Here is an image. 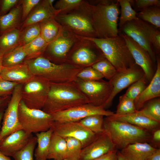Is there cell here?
Wrapping results in <instances>:
<instances>
[{
  "instance_id": "cell-1",
  "label": "cell",
  "mask_w": 160,
  "mask_h": 160,
  "mask_svg": "<svg viewBox=\"0 0 160 160\" xmlns=\"http://www.w3.org/2000/svg\"><path fill=\"white\" fill-rule=\"evenodd\" d=\"M84 2L82 5L83 8L91 20L97 38H108L119 35L118 21L120 10L117 1L115 2L103 1L96 5Z\"/></svg>"
},
{
  "instance_id": "cell-2",
  "label": "cell",
  "mask_w": 160,
  "mask_h": 160,
  "mask_svg": "<svg viewBox=\"0 0 160 160\" xmlns=\"http://www.w3.org/2000/svg\"><path fill=\"white\" fill-rule=\"evenodd\" d=\"M74 81L64 83H50L47 98L42 110L52 114L89 103L87 99Z\"/></svg>"
},
{
  "instance_id": "cell-3",
  "label": "cell",
  "mask_w": 160,
  "mask_h": 160,
  "mask_svg": "<svg viewBox=\"0 0 160 160\" xmlns=\"http://www.w3.org/2000/svg\"><path fill=\"white\" fill-rule=\"evenodd\" d=\"M24 62L34 76L41 77L50 83L73 81L78 73L83 68L68 63L56 64L43 55L26 60Z\"/></svg>"
},
{
  "instance_id": "cell-4",
  "label": "cell",
  "mask_w": 160,
  "mask_h": 160,
  "mask_svg": "<svg viewBox=\"0 0 160 160\" xmlns=\"http://www.w3.org/2000/svg\"><path fill=\"white\" fill-rule=\"evenodd\" d=\"M76 37L79 39L94 44L105 58L118 72L124 71L136 64L124 39L119 33L116 37L108 38L78 35Z\"/></svg>"
},
{
  "instance_id": "cell-5",
  "label": "cell",
  "mask_w": 160,
  "mask_h": 160,
  "mask_svg": "<svg viewBox=\"0 0 160 160\" xmlns=\"http://www.w3.org/2000/svg\"><path fill=\"white\" fill-rule=\"evenodd\" d=\"M103 127L116 146L120 150L127 145L151 140L152 132L125 122L112 119L108 116L104 119Z\"/></svg>"
},
{
  "instance_id": "cell-6",
  "label": "cell",
  "mask_w": 160,
  "mask_h": 160,
  "mask_svg": "<svg viewBox=\"0 0 160 160\" xmlns=\"http://www.w3.org/2000/svg\"><path fill=\"white\" fill-rule=\"evenodd\" d=\"M18 112L19 121L23 129L30 133L48 130L54 121L51 114L42 110L30 108L21 100Z\"/></svg>"
},
{
  "instance_id": "cell-7",
  "label": "cell",
  "mask_w": 160,
  "mask_h": 160,
  "mask_svg": "<svg viewBox=\"0 0 160 160\" xmlns=\"http://www.w3.org/2000/svg\"><path fill=\"white\" fill-rule=\"evenodd\" d=\"M50 83L46 79L34 76L22 84L21 100L28 108L42 110L46 101Z\"/></svg>"
},
{
  "instance_id": "cell-8",
  "label": "cell",
  "mask_w": 160,
  "mask_h": 160,
  "mask_svg": "<svg viewBox=\"0 0 160 160\" xmlns=\"http://www.w3.org/2000/svg\"><path fill=\"white\" fill-rule=\"evenodd\" d=\"M74 81L87 99L89 103L96 106H102L105 109L113 89L109 81L102 79L86 81L76 78Z\"/></svg>"
},
{
  "instance_id": "cell-9",
  "label": "cell",
  "mask_w": 160,
  "mask_h": 160,
  "mask_svg": "<svg viewBox=\"0 0 160 160\" xmlns=\"http://www.w3.org/2000/svg\"><path fill=\"white\" fill-rule=\"evenodd\" d=\"M156 27L137 17L126 23L120 30L144 48L148 53L152 60L156 58L151 43L152 33Z\"/></svg>"
},
{
  "instance_id": "cell-10",
  "label": "cell",
  "mask_w": 160,
  "mask_h": 160,
  "mask_svg": "<svg viewBox=\"0 0 160 160\" xmlns=\"http://www.w3.org/2000/svg\"><path fill=\"white\" fill-rule=\"evenodd\" d=\"M22 84H18L15 87L5 110L0 141L13 132L23 129L19 121L18 112L19 104L21 100Z\"/></svg>"
},
{
  "instance_id": "cell-11",
  "label": "cell",
  "mask_w": 160,
  "mask_h": 160,
  "mask_svg": "<svg viewBox=\"0 0 160 160\" xmlns=\"http://www.w3.org/2000/svg\"><path fill=\"white\" fill-rule=\"evenodd\" d=\"M53 133L63 138L72 137L79 140L82 148L85 147L96 138V134L79 121L59 122L54 121L51 127Z\"/></svg>"
},
{
  "instance_id": "cell-12",
  "label": "cell",
  "mask_w": 160,
  "mask_h": 160,
  "mask_svg": "<svg viewBox=\"0 0 160 160\" xmlns=\"http://www.w3.org/2000/svg\"><path fill=\"white\" fill-rule=\"evenodd\" d=\"M113 112L106 110L102 106H96L88 103L52 114L53 121L59 122H77L88 116L102 115L106 116L113 115Z\"/></svg>"
},
{
  "instance_id": "cell-13",
  "label": "cell",
  "mask_w": 160,
  "mask_h": 160,
  "mask_svg": "<svg viewBox=\"0 0 160 160\" xmlns=\"http://www.w3.org/2000/svg\"><path fill=\"white\" fill-rule=\"evenodd\" d=\"M62 30L55 39L48 44L43 55L52 62L57 64L66 62L76 38L63 34Z\"/></svg>"
},
{
  "instance_id": "cell-14",
  "label": "cell",
  "mask_w": 160,
  "mask_h": 160,
  "mask_svg": "<svg viewBox=\"0 0 160 160\" xmlns=\"http://www.w3.org/2000/svg\"><path fill=\"white\" fill-rule=\"evenodd\" d=\"M60 24L67 27L78 36L97 37L95 31L89 18L85 14L72 13L63 15L59 14L55 17Z\"/></svg>"
},
{
  "instance_id": "cell-15",
  "label": "cell",
  "mask_w": 160,
  "mask_h": 160,
  "mask_svg": "<svg viewBox=\"0 0 160 160\" xmlns=\"http://www.w3.org/2000/svg\"><path fill=\"white\" fill-rule=\"evenodd\" d=\"M144 74L142 69L136 64L124 71H118L109 81L113 89L105 109L111 105L114 98L119 93L139 80Z\"/></svg>"
},
{
  "instance_id": "cell-16",
  "label": "cell",
  "mask_w": 160,
  "mask_h": 160,
  "mask_svg": "<svg viewBox=\"0 0 160 160\" xmlns=\"http://www.w3.org/2000/svg\"><path fill=\"white\" fill-rule=\"evenodd\" d=\"M115 149L116 146L109 134L105 131L82 148L79 160H92Z\"/></svg>"
},
{
  "instance_id": "cell-17",
  "label": "cell",
  "mask_w": 160,
  "mask_h": 160,
  "mask_svg": "<svg viewBox=\"0 0 160 160\" xmlns=\"http://www.w3.org/2000/svg\"><path fill=\"white\" fill-rule=\"evenodd\" d=\"M119 34L124 39L135 63L142 69L147 80L150 81L154 74L152 60L148 52L124 33Z\"/></svg>"
},
{
  "instance_id": "cell-18",
  "label": "cell",
  "mask_w": 160,
  "mask_h": 160,
  "mask_svg": "<svg viewBox=\"0 0 160 160\" xmlns=\"http://www.w3.org/2000/svg\"><path fill=\"white\" fill-rule=\"evenodd\" d=\"M33 136L23 129L17 130L0 141V151L8 156L12 157L23 148Z\"/></svg>"
},
{
  "instance_id": "cell-19",
  "label": "cell",
  "mask_w": 160,
  "mask_h": 160,
  "mask_svg": "<svg viewBox=\"0 0 160 160\" xmlns=\"http://www.w3.org/2000/svg\"><path fill=\"white\" fill-rule=\"evenodd\" d=\"M55 0H41L22 23L20 29L55 17L59 13L53 5Z\"/></svg>"
},
{
  "instance_id": "cell-20",
  "label": "cell",
  "mask_w": 160,
  "mask_h": 160,
  "mask_svg": "<svg viewBox=\"0 0 160 160\" xmlns=\"http://www.w3.org/2000/svg\"><path fill=\"white\" fill-rule=\"evenodd\" d=\"M104 58L103 55L97 54L89 47L82 46L75 50L66 63L84 68L91 66Z\"/></svg>"
},
{
  "instance_id": "cell-21",
  "label": "cell",
  "mask_w": 160,
  "mask_h": 160,
  "mask_svg": "<svg viewBox=\"0 0 160 160\" xmlns=\"http://www.w3.org/2000/svg\"><path fill=\"white\" fill-rule=\"evenodd\" d=\"M157 67L155 73L143 91L134 100L136 109H141L148 101L160 96V62L157 60Z\"/></svg>"
},
{
  "instance_id": "cell-22",
  "label": "cell",
  "mask_w": 160,
  "mask_h": 160,
  "mask_svg": "<svg viewBox=\"0 0 160 160\" xmlns=\"http://www.w3.org/2000/svg\"><path fill=\"white\" fill-rule=\"evenodd\" d=\"M108 116L112 119L128 123L151 132L159 128L160 122L139 113L137 111L134 113L124 115H118L114 113Z\"/></svg>"
},
{
  "instance_id": "cell-23",
  "label": "cell",
  "mask_w": 160,
  "mask_h": 160,
  "mask_svg": "<svg viewBox=\"0 0 160 160\" xmlns=\"http://www.w3.org/2000/svg\"><path fill=\"white\" fill-rule=\"evenodd\" d=\"M156 148L147 142H137L127 145L119 152L125 160H146Z\"/></svg>"
},
{
  "instance_id": "cell-24",
  "label": "cell",
  "mask_w": 160,
  "mask_h": 160,
  "mask_svg": "<svg viewBox=\"0 0 160 160\" xmlns=\"http://www.w3.org/2000/svg\"><path fill=\"white\" fill-rule=\"evenodd\" d=\"M0 76L7 81L23 84L34 76L24 62L10 67H3Z\"/></svg>"
},
{
  "instance_id": "cell-25",
  "label": "cell",
  "mask_w": 160,
  "mask_h": 160,
  "mask_svg": "<svg viewBox=\"0 0 160 160\" xmlns=\"http://www.w3.org/2000/svg\"><path fill=\"white\" fill-rule=\"evenodd\" d=\"M22 7L20 3L7 14L0 16V35L12 30L19 28L22 23Z\"/></svg>"
},
{
  "instance_id": "cell-26",
  "label": "cell",
  "mask_w": 160,
  "mask_h": 160,
  "mask_svg": "<svg viewBox=\"0 0 160 160\" xmlns=\"http://www.w3.org/2000/svg\"><path fill=\"white\" fill-rule=\"evenodd\" d=\"M53 130L51 128L48 130L36 133L37 146L34 153L35 160H47L51 138Z\"/></svg>"
},
{
  "instance_id": "cell-27",
  "label": "cell",
  "mask_w": 160,
  "mask_h": 160,
  "mask_svg": "<svg viewBox=\"0 0 160 160\" xmlns=\"http://www.w3.org/2000/svg\"><path fill=\"white\" fill-rule=\"evenodd\" d=\"M66 148V142L65 138L53 133L47 159L65 160Z\"/></svg>"
},
{
  "instance_id": "cell-28",
  "label": "cell",
  "mask_w": 160,
  "mask_h": 160,
  "mask_svg": "<svg viewBox=\"0 0 160 160\" xmlns=\"http://www.w3.org/2000/svg\"><path fill=\"white\" fill-rule=\"evenodd\" d=\"M41 36L48 44L55 39L63 29L55 19L51 18L40 23Z\"/></svg>"
},
{
  "instance_id": "cell-29",
  "label": "cell",
  "mask_w": 160,
  "mask_h": 160,
  "mask_svg": "<svg viewBox=\"0 0 160 160\" xmlns=\"http://www.w3.org/2000/svg\"><path fill=\"white\" fill-rule=\"evenodd\" d=\"M26 58L23 46H18L4 54L2 65L4 67H12L24 63Z\"/></svg>"
},
{
  "instance_id": "cell-30",
  "label": "cell",
  "mask_w": 160,
  "mask_h": 160,
  "mask_svg": "<svg viewBox=\"0 0 160 160\" xmlns=\"http://www.w3.org/2000/svg\"><path fill=\"white\" fill-rule=\"evenodd\" d=\"M20 30L15 28L0 35V52L4 54L19 46Z\"/></svg>"
},
{
  "instance_id": "cell-31",
  "label": "cell",
  "mask_w": 160,
  "mask_h": 160,
  "mask_svg": "<svg viewBox=\"0 0 160 160\" xmlns=\"http://www.w3.org/2000/svg\"><path fill=\"white\" fill-rule=\"evenodd\" d=\"M48 44L40 35L30 42L23 46L27 55L26 60L43 55Z\"/></svg>"
},
{
  "instance_id": "cell-32",
  "label": "cell",
  "mask_w": 160,
  "mask_h": 160,
  "mask_svg": "<svg viewBox=\"0 0 160 160\" xmlns=\"http://www.w3.org/2000/svg\"><path fill=\"white\" fill-rule=\"evenodd\" d=\"M137 112L151 119L160 123V99L154 98L146 103Z\"/></svg>"
},
{
  "instance_id": "cell-33",
  "label": "cell",
  "mask_w": 160,
  "mask_h": 160,
  "mask_svg": "<svg viewBox=\"0 0 160 160\" xmlns=\"http://www.w3.org/2000/svg\"><path fill=\"white\" fill-rule=\"evenodd\" d=\"M136 16L142 20L148 22L156 28L160 27V9L157 6H151L142 9Z\"/></svg>"
},
{
  "instance_id": "cell-34",
  "label": "cell",
  "mask_w": 160,
  "mask_h": 160,
  "mask_svg": "<svg viewBox=\"0 0 160 160\" xmlns=\"http://www.w3.org/2000/svg\"><path fill=\"white\" fill-rule=\"evenodd\" d=\"M20 30L19 46L26 45L41 35L40 23L28 26Z\"/></svg>"
},
{
  "instance_id": "cell-35",
  "label": "cell",
  "mask_w": 160,
  "mask_h": 160,
  "mask_svg": "<svg viewBox=\"0 0 160 160\" xmlns=\"http://www.w3.org/2000/svg\"><path fill=\"white\" fill-rule=\"evenodd\" d=\"M104 116L102 115H91L79 122L93 132L99 134L105 131L103 127Z\"/></svg>"
},
{
  "instance_id": "cell-36",
  "label": "cell",
  "mask_w": 160,
  "mask_h": 160,
  "mask_svg": "<svg viewBox=\"0 0 160 160\" xmlns=\"http://www.w3.org/2000/svg\"><path fill=\"white\" fill-rule=\"evenodd\" d=\"M121 6V15L118 24L121 28L126 23L136 19L137 13L132 8L131 0H118Z\"/></svg>"
},
{
  "instance_id": "cell-37",
  "label": "cell",
  "mask_w": 160,
  "mask_h": 160,
  "mask_svg": "<svg viewBox=\"0 0 160 160\" xmlns=\"http://www.w3.org/2000/svg\"><path fill=\"white\" fill-rule=\"evenodd\" d=\"M67 148L65 160H79L82 147L81 142L72 137H65Z\"/></svg>"
},
{
  "instance_id": "cell-38",
  "label": "cell",
  "mask_w": 160,
  "mask_h": 160,
  "mask_svg": "<svg viewBox=\"0 0 160 160\" xmlns=\"http://www.w3.org/2000/svg\"><path fill=\"white\" fill-rule=\"evenodd\" d=\"M91 66L108 81H110L118 72L113 65L105 58L96 63Z\"/></svg>"
},
{
  "instance_id": "cell-39",
  "label": "cell",
  "mask_w": 160,
  "mask_h": 160,
  "mask_svg": "<svg viewBox=\"0 0 160 160\" xmlns=\"http://www.w3.org/2000/svg\"><path fill=\"white\" fill-rule=\"evenodd\" d=\"M137 111L134 100L127 97L125 94L120 96L115 114L124 115L134 113Z\"/></svg>"
},
{
  "instance_id": "cell-40",
  "label": "cell",
  "mask_w": 160,
  "mask_h": 160,
  "mask_svg": "<svg viewBox=\"0 0 160 160\" xmlns=\"http://www.w3.org/2000/svg\"><path fill=\"white\" fill-rule=\"evenodd\" d=\"M37 143L36 137L33 136L23 148L12 157L14 160H33L34 151Z\"/></svg>"
},
{
  "instance_id": "cell-41",
  "label": "cell",
  "mask_w": 160,
  "mask_h": 160,
  "mask_svg": "<svg viewBox=\"0 0 160 160\" xmlns=\"http://www.w3.org/2000/svg\"><path fill=\"white\" fill-rule=\"evenodd\" d=\"M147 80L146 77L144 74L140 79L129 86L125 95L134 101L147 86Z\"/></svg>"
},
{
  "instance_id": "cell-42",
  "label": "cell",
  "mask_w": 160,
  "mask_h": 160,
  "mask_svg": "<svg viewBox=\"0 0 160 160\" xmlns=\"http://www.w3.org/2000/svg\"><path fill=\"white\" fill-rule=\"evenodd\" d=\"M77 78L86 81H94L102 79L103 75L98 71L89 66L82 69L78 73Z\"/></svg>"
},
{
  "instance_id": "cell-43",
  "label": "cell",
  "mask_w": 160,
  "mask_h": 160,
  "mask_svg": "<svg viewBox=\"0 0 160 160\" xmlns=\"http://www.w3.org/2000/svg\"><path fill=\"white\" fill-rule=\"evenodd\" d=\"M81 0H60L55 3L54 8L60 12L59 14L78 8L84 2Z\"/></svg>"
},
{
  "instance_id": "cell-44",
  "label": "cell",
  "mask_w": 160,
  "mask_h": 160,
  "mask_svg": "<svg viewBox=\"0 0 160 160\" xmlns=\"http://www.w3.org/2000/svg\"><path fill=\"white\" fill-rule=\"evenodd\" d=\"M18 84L6 80L0 76V97L11 96L15 87Z\"/></svg>"
},
{
  "instance_id": "cell-45",
  "label": "cell",
  "mask_w": 160,
  "mask_h": 160,
  "mask_svg": "<svg viewBox=\"0 0 160 160\" xmlns=\"http://www.w3.org/2000/svg\"><path fill=\"white\" fill-rule=\"evenodd\" d=\"M40 0H21L22 7V20L23 22L33 9L40 2Z\"/></svg>"
},
{
  "instance_id": "cell-46",
  "label": "cell",
  "mask_w": 160,
  "mask_h": 160,
  "mask_svg": "<svg viewBox=\"0 0 160 160\" xmlns=\"http://www.w3.org/2000/svg\"><path fill=\"white\" fill-rule=\"evenodd\" d=\"M20 1L19 0H0V16L7 14L13 8L19 4Z\"/></svg>"
},
{
  "instance_id": "cell-47",
  "label": "cell",
  "mask_w": 160,
  "mask_h": 160,
  "mask_svg": "<svg viewBox=\"0 0 160 160\" xmlns=\"http://www.w3.org/2000/svg\"><path fill=\"white\" fill-rule=\"evenodd\" d=\"M135 2L137 7L142 9L151 6L160 7V6L159 0H136Z\"/></svg>"
},
{
  "instance_id": "cell-48",
  "label": "cell",
  "mask_w": 160,
  "mask_h": 160,
  "mask_svg": "<svg viewBox=\"0 0 160 160\" xmlns=\"http://www.w3.org/2000/svg\"><path fill=\"white\" fill-rule=\"evenodd\" d=\"M151 43L155 49L159 53L160 51V32L155 28L151 34Z\"/></svg>"
},
{
  "instance_id": "cell-49",
  "label": "cell",
  "mask_w": 160,
  "mask_h": 160,
  "mask_svg": "<svg viewBox=\"0 0 160 160\" xmlns=\"http://www.w3.org/2000/svg\"><path fill=\"white\" fill-rule=\"evenodd\" d=\"M118 151L115 149L92 160H117Z\"/></svg>"
},
{
  "instance_id": "cell-50",
  "label": "cell",
  "mask_w": 160,
  "mask_h": 160,
  "mask_svg": "<svg viewBox=\"0 0 160 160\" xmlns=\"http://www.w3.org/2000/svg\"><path fill=\"white\" fill-rule=\"evenodd\" d=\"M154 143L156 144L158 146L160 145V129H157L152 132L151 140Z\"/></svg>"
},
{
  "instance_id": "cell-51",
  "label": "cell",
  "mask_w": 160,
  "mask_h": 160,
  "mask_svg": "<svg viewBox=\"0 0 160 160\" xmlns=\"http://www.w3.org/2000/svg\"><path fill=\"white\" fill-rule=\"evenodd\" d=\"M146 160H160V149L157 148Z\"/></svg>"
},
{
  "instance_id": "cell-52",
  "label": "cell",
  "mask_w": 160,
  "mask_h": 160,
  "mask_svg": "<svg viewBox=\"0 0 160 160\" xmlns=\"http://www.w3.org/2000/svg\"><path fill=\"white\" fill-rule=\"evenodd\" d=\"M10 96L0 98V109L6 108L10 99Z\"/></svg>"
},
{
  "instance_id": "cell-53",
  "label": "cell",
  "mask_w": 160,
  "mask_h": 160,
  "mask_svg": "<svg viewBox=\"0 0 160 160\" xmlns=\"http://www.w3.org/2000/svg\"><path fill=\"white\" fill-rule=\"evenodd\" d=\"M0 160H11L9 156H7L0 151Z\"/></svg>"
},
{
  "instance_id": "cell-54",
  "label": "cell",
  "mask_w": 160,
  "mask_h": 160,
  "mask_svg": "<svg viewBox=\"0 0 160 160\" xmlns=\"http://www.w3.org/2000/svg\"><path fill=\"white\" fill-rule=\"evenodd\" d=\"M6 108H2L0 109V135L1 134V123L2 120L5 110Z\"/></svg>"
},
{
  "instance_id": "cell-55",
  "label": "cell",
  "mask_w": 160,
  "mask_h": 160,
  "mask_svg": "<svg viewBox=\"0 0 160 160\" xmlns=\"http://www.w3.org/2000/svg\"><path fill=\"white\" fill-rule=\"evenodd\" d=\"M4 54L0 52V75L3 67L2 64V57Z\"/></svg>"
},
{
  "instance_id": "cell-56",
  "label": "cell",
  "mask_w": 160,
  "mask_h": 160,
  "mask_svg": "<svg viewBox=\"0 0 160 160\" xmlns=\"http://www.w3.org/2000/svg\"><path fill=\"white\" fill-rule=\"evenodd\" d=\"M117 160H125L119 151H118L117 152Z\"/></svg>"
},
{
  "instance_id": "cell-57",
  "label": "cell",
  "mask_w": 160,
  "mask_h": 160,
  "mask_svg": "<svg viewBox=\"0 0 160 160\" xmlns=\"http://www.w3.org/2000/svg\"><path fill=\"white\" fill-rule=\"evenodd\" d=\"M0 98H1V97H0Z\"/></svg>"
},
{
  "instance_id": "cell-58",
  "label": "cell",
  "mask_w": 160,
  "mask_h": 160,
  "mask_svg": "<svg viewBox=\"0 0 160 160\" xmlns=\"http://www.w3.org/2000/svg\"></svg>"
}]
</instances>
